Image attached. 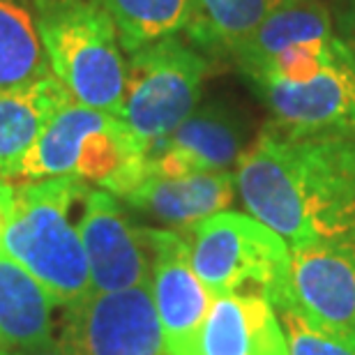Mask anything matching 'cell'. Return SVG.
Wrapping results in <instances>:
<instances>
[{"label":"cell","instance_id":"1","mask_svg":"<svg viewBox=\"0 0 355 355\" xmlns=\"http://www.w3.org/2000/svg\"><path fill=\"white\" fill-rule=\"evenodd\" d=\"M247 212L293 250L355 231V134L295 137L270 125L238 162Z\"/></svg>","mask_w":355,"mask_h":355},{"label":"cell","instance_id":"2","mask_svg":"<svg viewBox=\"0 0 355 355\" xmlns=\"http://www.w3.org/2000/svg\"><path fill=\"white\" fill-rule=\"evenodd\" d=\"M88 189L90 184L72 175L21 182L0 240V247L62 307L92 293L86 250L72 224L74 203H81Z\"/></svg>","mask_w":355,"mask_h":355},{"label":"cell","instance_id":"3","mask_svg":"<svg viewBox=\"0 0 355 355\" xmlns=\"http://www.w3.org/2000/svg\"><path fill=\"white\" fill-rule=\"evenodd\" d=\"M72 175L116 198L148 175V146L123 118L67 102L49 120L14 180H46Z\"/></svg>","mask_w":355,"mask_h":355},{"label":"cell","instance_id":"4","mask_svg":"<svg viewBox=\"0 0 355 355\" xmlns=\"http://www.w3.org/2000/svg\"><path fill=\"white\" fill-rule=\"evenodd\" d=\"M35 7L51 74L74 102L120 118L127 58L102 0H35Z\"/></svg>","mask_w":355,"mask_h":355},{"label":"cell","instance_id":"5","mask_svg":"<svg viewBox=\"0 0 355 355\" xmlns=\"http://www.w3.org/2000/svg\"><path fill=\"white\" fill-rule=\"evenodd\" d=\"M189 261L212 295L259 293L275 311L297 302L291 247L252 215L217 212L189 229Z\"/></svg>","mask_w":355,"mask_h":355},{"label":"cell","instance_id":"6","mask_svg":"<svg viewBox=\"0 0 355 355\" xmlns=\"http://www.w3.org/2000/svg\"><path fill=\"white\" fill-rule=\"evenodd\" d=\"M205 74V53L178 35L127 53L120 118L148 148L159 144L198 106Z\"/></svg>","mask_w":355,"mask_h":355},{"label":"cell","instance_id":"7","mask_svg":"<svg viewBox=\"0 0 355 355\" xmlns=\"http://www.w3.org/2000/svg\"><path fill=\"white\" fill-rule=\"evenodd\" d=\"M60 344L72 355H166L148 286L88 293L69 304Z\"/></svg>","mask_w":355,"mask_h":355},{"label":"cell","instance_id":"8","mask_svg":"<svg viewBox=\"0 0 355 355\" xmlns=\"http://www.w3.org/2000/svg\"><path fill=\"white\" fill-rule=\"evenodd\" d=\"M272 113V127L295 134H355V58L339 40L330 62L307 83H250Z\"/></svg>","mask_w":355,"mask_h":355},{"label":"cell","instance_id":"9","mask_svg":"<svg viewBox=\"0 0 355 355\" xmlns=\"http://www.w3.org/2000/svg\"><path fill=\"white\" fill-rule=\"evenodd\" d=\"M76 229L86 250L95 293L150 286L153 250L146 229L127 219L116 196L104 189H88L81 198Z\"/></svg>","mask_w":355,"mask_h":355},{"label":"cell","instance_id":"10","mask_svg":"<svg viewBox=\"0 0 355 355\" xmlns=\"http://www.w3.org/2000/svg\"><path fill=\"white\" fill-rule=\"evenodd\" d=\"M153 250L150 295L166 355H196V344L215 295L203 286L189 261L182 233L146 229Z\"/></svg>","mask_w":355,"mask_h":355},{"label":"cell","instance_id":"11","mask_svg":"<svg viewBox=\"0 0 355 355\" xmlns=\"http://www.w3.org/2000/svg\"><path fill=\"white\" fill-rule=\"evenodd\" d=\"M247 120L224 102L196 106L164 141L148 148V175L229 171L245 155Z\"/></svg>","mask_w":355,"mask_h":355},{"label":"cell","instance_id":"12","mask_svg":"<svg viewBox=\"0 0 355 355\" xmlns=\"http://www.w3.org/2000/svg\"><path fill=\"white\" fill-rule=\"evenodd\" d=\"M297 302L321 323L355 337V231L291 252Z\"/></svg>","mask_w":355,"mask_h":355},{"label":"cell","instance_id":"13","mask_svg":"<svg viewBox=\"0 0 355 355\" xmlns=\"http://www.w3.org/2000/svg\"><path fill=\"white\" fill-rule=\"evenodd\" d=\"M196 355H288L275 307L259 293H226L212 300Z\"/></svg>","mask_w":355,"mask_h":355},{"label":"cell","instance_id":"14","mask_svg":"<svg viewBox=\"0 0 355 355\" xmlns=\"http://www.w3.org/2000/svg\"><path fill=\"white\" fill-rule=\"evenodd\" d=\"M236 175L231 171L189 173L178 178L146 175L130 194L123 196L132 208L168 226L191 229L233 201Z\"/></svg>","mask_w":355,"mask_h":355},{"label":"cell","instance_id":"15","mask_svg":"<svg viewBox=\"0 0 355 355\" xmlns=\"http://www.w3.org/2000/svg\"><path fill=\"white\" fill-rule=\"evenodd\" d=\"M67 102H72V95L53 74L19 88L0 90V175L14 180L19 164L49 120Z\"/></svg>","mask_w":355,"mask_h":355},{"label":"cell","instance_id":"16","mask_svg":"<svg viewBox=\"0 0 355 355\" xmlns=\"http://www.w3.org/2000/svg\"><path fill=\"white\" fill-rule=\"evenodd\" d=\"M332 35H337L332 28V14L323 0H279L238 46L231 60L238 65L240 74H250L295 42Z\"/></svg>","mask_w":355,"mask_h":355},{"label":"cell","instance_id":"17","mask_svg":"<svg viewBox=\"0 0 355 355\" xmlns=\"http://www.w3.org/2000/svg\"><path fill=\"white\" fill-rule=\"evenodd\" d=\"M53 304L46 288L0 247V346L19 349L53 339Z\"/></svg>","mask_w":355,"mask_h":355},{"label":"cell","instance_id":"18","mask_svg":"<svg viewBox=\"0 0 355 355\" xmlns=\"http://www.w3.org/2000/svg\"><path fill=\"white\" fill-rule=\"evenodd\" d=\"M51 76L35 0H0V90Z\"/></svg>","mask_w":355,"mask_h":355},{"label":"cell","instance_id":"19","mask_svg":"<svg viewBox=\"0 0 355 355\" xmlns=\"http://www.w3.org/2000/svg\"><path fill=\"white\" fill-rule=\"evenodd\" d=\"M277 3L279 0H189L191 14L184 33L205 55L233 58Z\"/></svg>","mask_w":355,"mask_h":355},{"label":"cell","instance_id":"20","mask_svg":"<svg viewBox=\"0 0 355 355\" xmlns=\"http://www.w3.org/2000/svg\"><path fill=\"white\" fill-rule=\"evenodd\" d=\"M116 24L125 55L187 31L189 0H102Z\"/></svg>","mask_w":355,"mask_h":355},{"label":"cell","instance_id":"21","mask_svg":"<svg viewBox=\"0 0 355 355\" xmlns=\"http://www.w3.org/2000/svg\"><path fill=\"white\" fill-rule=\"evenodd\" d=\"M288 355H355V337L321 323L300 302L277 311Z\"/></svg>","mask_w":355,"mask_h":355},{"label":"cell","instance_id":"22","mask_svg":"<svg viewBox=\"0 0 355 355\" xmlns=\"http://www.w3.org/2000/svg\"><path fill=\"white\" fill-rule=\"evenodd\" d=\"M328 7L337 37L344 42V46L355 58V0H332V5Z\"/></svg>","mask_w":355,"mask_h":355},{"label":"cell","instance_id":"23","mask_svg":"<svg viewBox=\"0 0 355 355\" xmlns=\"http://www.w3.org/2000/svg\"><path fill=\"white\" fill-rule=\"evenodd\" d=\"M0 355H72L65 346L60 344V339H46L42 344L33 346H19V349H3Z\"/></svg>","mask_w":355,"mask_h":355},{"label":"cell","instance_id":"24","mask_svg":"<svg viewBox=\"0 0 355 355\" xmlns=\"http://www.w3.org/2000/svg\"><path fill=\"white\" fill-rule=\"evenodd\" d=\"M14 191H17V187L12 184V180L0 175V240H3V233L7 229V222H10L14 208Z\"/></svg>","mask_w":355,"mask_h":355},{"label":"cell","instance_id":"25","mask_svg":"<svg viewBox=\"0 0 355 355\" xmlns=\"http://www.w3.org/2000/svg\"><path fill=\"white\" fill-rule=\"evenodd\" d=\"M0 351H3V346H0Z\"/></svg>","mask_w":355,"mask_h":355}]
</instances>
